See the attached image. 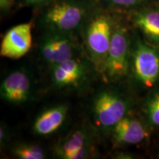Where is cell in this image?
Segmentation results:
<instances>
[{
    "label": "cell",
    "mask_w": 159,
    "mask_h": 159,
    "mask_svg": "<svg viewBox=\"0 0 159 159\" xmlns=\"http://www.w3.org/2000/svg\"><path fill=\"white\" fill-rule=\"evenodd\" d=\"M114 22L108 14L94 15L87 24L84 33L85 49L91 61L102 72L112 39Z\"/></svg>",
    "instance_id": "6da1fadb"
},
{
    "label": "cell",
    "mask_w": 159,
    "mask_h": 159,
    "mask_svg": "<svg viewBox=\"0 0 159 159\" xmlns=\"http://www.w3.org/2000/svg\"><path fill=\"white\" fill-rule=\"evenodd\" d=\"M130 56L128 30L114 24L110 48L102 71L105 78L116 82L126 76L130 69Z\"/></svg>",
    "instance_id": "7a4b0ae2"
},
{
    "label": "cell",
    "mask_w": 159,
    "mask_h": 159,
    "mask_svg": "<svg viewBox=\"0 0 159 159\" xmlns=\"http://www.w3.org/2000/svg\"><path fill=\"white\" fill-rule=\"evenodd\" d=\"M86 8L75 1L64 0L53 4L43 13L42 22L49 31L71 33L83 23Z\"/></svg>",
    "instance_id": "3957f363"
},
{
    "label": "cell",
    "mask_w": 159,
    "mask_h": 159,
    "mask_svg": "<svg viewBox=\"0 0 159 159\" xmlns=\"http://www.w3.org/2000/svg\"><path fill=\"white\" fill-rule=\"evenodd\" d=\"M128 108V101L121 94L114 91H102L94 99L92 114L97 126L102 130H112L126 116Z\"/></svg>",
    "instance_id": "277c9868"
},
{
    "label": "cell",
    "mask_w": 159,
    "mask_h": 159,
    "mask_svg": "<svg viewBox=\"0 0 159 159\" xmlns=\"http://www.w3.org/2000/svg\"><path fill=\"white\" fill-rule=\"evenodd\" d=\"M135 77L145 87L151 88L159 80V52L142 41H137L130 53Z\"/></svg>",
    "instance_id": "5b68a950"
},
{
    "label": "cell",
    "mask_w": 159,
    "mask_h": 159,
    "mask_svg": "<svg viewBox=\"0 0 159 159\" xmlns=\"http://www.w3.org/2000/svg\"><path fill=\"white\" fill-rule=\"evenodd\" d=\"M77 43L70 33L49 31L39 45L41 58L50 66L76 56Z\"/></svg>",
    "instance_id": "8992f818"
},
{
    "label": "cell",
    "mask_w": 159,
    "mask_h": 159,
    "mask_svg": "<svg viewBox=\"0 0 159 159\" xmlns=\"http://www.w3.org/2000/svg\"><path fill=\"white\" fill-rule=\"evenodd\" d=\"M52 80L59 89L77 88L85 82L89 74V67L82 59L75 56L53 66Z\"/></svg>",
    "instance_id": "52a82bcc"
},
{
    "label": "cell",
    "mask_w": 159,
    "mask_h": 159,
    "mask_svg": "<svg viewBox=\"0 0 159 159\" xmlns=\"http://www.w3.org/2000/svg\"><path fill=\"white\" fill-rule=\"evenodd\" d=\"M32 24L23 23L11 27L2 40L0 55L11 59H19L28 53L32 47Z\"/></svg>",
    "instance_id": "ba28073f"
},
{
    "label": "cell",
    "mask_w": 159,
    "mask_h": 159,
    "mask_svg": "<svg viewBox=\"0 0 159 159\" xmlns=\"http://www.w3.org/2000/svg\"><path fill=\"white\" fill-rule=\"evenodd\" d=\"M91 136L85 128L77 129L56 144L55 152L63 159H83L91 155Z\"/></svg>",
    "instance_id": "9c48e42d"
},
{
    "label": "cell",
    "mask_w": 159,
    "mask_h": 159,
    "mask_svg": "<svg viewBox=\"0 0 159 159\" xmlns=\"http://www.w3.org/2000/svg\"><path fill=\"white\" fill-rule=\"evenodd\" d=\"M32 81L30 75L23 69L10 73L3 80L0 94L3 100L14 105L26 102L32 94Z\"/></svg>",
    "instance_id": "30bf717a"
},
{
    "label": "cell",
    "mask_w": 159,
    "mask_h": 159,
    "mask_svg": "<svg viewBox=\"0 0 159 159\" xmlns=\"http://www.w3.org/2000/svg\"><path fill=\"white\" fill-rule=\"evenodd\" d=\"M115 142L122 144H136L148 136V131L137 119L125 116L111 130Z\"/></svg>",
    "instance_id": "8fae6325"
},
{
    "label": "cell",
    "mask_w": 159,
    "mask_h": 159,
    "mask_svg": "<svg viewBox=\"0 0 159 159\" xmlns=\"http://www.w3.org/2000/svg\"><path fill=\"white\" fill-rule=\"evenodd\" d=\"M68 112L66 105H58L43 111L35 119L33 129L39 136H49L58 130L64 123Z\"/></svg>",
    "instance_id": "7c38bea8"
},
{
    "label": "cell",
    "mask_w": 159,
    "mask_h": 159,
    "mask_svg": "<svg viewBox=\"0 0 159 159\" xmlns=\"http://www.w3.org/2000/svg\"><path fill=\"white\" fill-rule=\"evenodd\" d=\"M133 20L145 36L159 44V11L150 10L139 12L134 16Z\"/></svg>",
    "instance_id": "4fadbf2b"
},
{
    "label": "cell",
    "mask_w": 159,
    "mask_h": 159,
    "mask_svg": "<svg viewBox=\"0 0 159 159\" xmlns=\"http://www.w3.org/2000/svg\"><path fill=\"white\" fill-rule=\"evenodd\" d=\"M12 153L21 159H43L46 152L43 148L34 144H20L14 147Z\"/></svg>",
    "instance_id": "5bb4252c"
},
{
    "label": "cell",
    "mask_w": 159,
    "mask_h": 159,
    "mask_svg": "<svg viewBox=\"0 0 159 159\" xmlns=\"http://www.w3.org/2000/svg\"><path fill=\"white\" fill-rule=\"evenodd\" d=\"M147 114L150 123L159 126V93L155 94L148 102Z\"/></svg>",
    "instance_id": "9a60e30c"
},
{
    "label": "cell",
    "mask_w": 159,
    "mask_h": 159,
    "mask_svg": "<svg viewBox=\"0 0 159 159\" xmlns=\"http://www.w3.org/2000/svg\"><path fill=\"white\" fill-rule=\"evenodd\" d=\"M146 0H105L109 5L118 8H127L138 5Z\"/></svg>",
    "instance_id": "2e32d148"
},
{
    "label": "cell",
    "mask_w": 159,
    "mask_h": 159,
    "mask_svg": "<svg viewBox=\"0 0 159 159\" xmlns=\"http://www.w3.org/2000/svg\"><path fill=\"white\" fill-rule=\"evenodd\" d=\"M15 0H0V7L2 11H7L12 7Z\"/></svg>",
    "instance_id": "e0dca14e"
},
{
    "label": "cell",
    "mask_w": 159,
    "mask_h": 159,
    "mask_svg": "<svg viewBox=\"0 0 159 159\" xmlns=\"http://www.w3.org/2000/svg\"><path fill=\"white\" fill-rule=\"evenodd\" d=\"M7 131L6 130V128L4 126H1V129H0V143L1 145L5 144V143L7 140Z\"/></svg>",
    "instance_id": "ac0fdd59"
},
{
    "label": "cell",
    "mask_w": 159,
    "mask_h": 159,
    "mask_svg": "<svg viewBox=\"0 0 159 159\" xmlns=\"http://www.w3.org/2000/svg\"><path fill=\"white\" fill-rule=\"evenodd\" d=\"M47 1L48 0H24L26 5H37V4L44 2Z\"/></svg>",
    "instance_id": "d6986e66"
}]
</instances>
